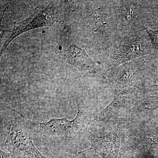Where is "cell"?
Segmentation results:
<instances>
[{
    "label": "cell",
    "mask_w": 158,
    "mask_h": 158,
    "mask_svg": "<svg viewBox=\"0 0 158 158\" xmlns=\"http://www.w3.org/2000/svg\"><path fill=\"white\" fill-rule=\"evenodd\" d=\"M24 123L32 136L44 141L63 147L69 148L87 134L90 118L78 104V112L73 119L66 118H52L47 122L31 120L22 115Z\"/></svg>",
    "instance_id": "6da1fadb"
},
{
    "label": "cell",
    "mask_w": 158,
    "mask_h": 158,
    "mask_svg": "<svg viewBox=\"0 0 158 158\" xmlns=\"http://www.w3.org/2000/svg\"><path fill=\"white\" fill-rule=\"evenodd\" d=\"M1 149L16 158H47L34 145L21 114L1 104Z\"/></svg>",
    "instance_id": "7a4b0ae2"
},
{
    "label": "cell",
    "mask_w": 158,
    "mask_h": 158,
    "mask_svg": "<svg viewBox=\"0 0 158 158\" xmlns=\"http://www.w3.org/2000/svg\"><path fill=\"white\" fill-rule=\"evenodd\" d=\"M56 12L53 5H49L44 9L37 8L28 18L15 24L12 33L5 42L1 54L4 52L9 44L19 34L32 29L50 26L54 23L57 19Z\"/></svg>",
    "instance_id": "3957f363"
},
{
    "label": "cell",
    "mask_w": 158,
    "mask_h": 158,
    "mask_svg": "<svg viewBox=\"0 0 158 158\" xmlns=\"http://www.w3.org/2000/svg\"><path fill=\"white\" fill-rule=\"evenodd\" d=\"M65 58L69 63L80 70L93 72L96 69L94 62L85 51L74 44L69 46L68 52L66 53Z\"/></svg>",
    "instance_id": "277c9868"
},
{
    "label": "cell",
    "mask_w": 158,
    "mask_h": 158,
    "mask_svg": "<svg viewBox=\"0 0 158 158\" xmlns=\"http://www.w3.org/2000/svg\"><path fill=\"white\" fill-rule=\"evenodd\" d=\"M70 29L69 27L65 28L61 34L58 49L59 51L65 50L66 47L69 45L70 37Z\"/></svg>",
    "instance_id": "5b68a950"
},
{
    "label": "cell",
    "mask_w": 158,
    "mask_h": 158,
    "mask_svg": "<svg viewBox=\"0 0 158 158\" xmlns=\"http://www.w3.org/2000/svg\"><path fill=\"white\" fill-rule=\"evenodd\" d=\"M154 44L158 46V31H153L150 29L146 28Z\"/></svg>",
    "instance_id": "8992f818"
},
{
    "label": "cell",
    "mask_w": 158,
    "mask_h": 158,
    "mask_svg": "<svg viewBox=\"0 0 158 158\" xmlns=\"http://www.w3.org/2000/svg\"><path fill=\"white\" fill-rule=\"evenodd\" d=\"M1 158H16L12 154L1 149L0 151Z\"/></svg>",
    "instance_id": "52a82bcc"
}]
</instances>
